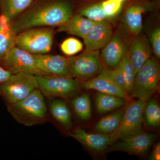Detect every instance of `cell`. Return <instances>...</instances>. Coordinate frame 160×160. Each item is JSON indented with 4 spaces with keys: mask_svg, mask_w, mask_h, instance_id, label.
Returning <instances> with one entry per match:
<instances>
[{
    "mask_svg": "<svg viewBox=\"0 0 160 160\" xmlns=\"http://www.w3.org/2000/svg\"><path fill=\"white\" fill-rule=\"evenodd\" d=\"M73 14V6L66 0H36L11 23L12 29L17 35L30 28L58 27Z\"/></svg>",
    "mask_w": 160,
    "mask_h": 160,
    "instance_id": "1",
    "label": "cell"
},
{
    "mask_svg": "<svg viewBox=\"0 0 160 160\" xmlns=\"http://www.w3.org/2000/svg\"><path fill=\"white\" fill-rule=\"evenodd\" d=\"M7 106L15 120L27 127L39 125L46 119L47 107L44 95L38 88L23 99Z\"/></svg>",
    "mask_w": 160,
    "mask_h": 160,
    "instance_id": "2",
    "label": "cell"
},
{
    "mask_svg": "<svg viewBox=\"0 0 160 160\" xmlns=\"http://www.w3.org/2000/svg\"><path fill=\"white\" fill-rule=\"evenodd\" d=\"M37 88V76L19 72L12 74L9 78L0 83V96L9 105L23 99Z\"/></svg>",
    "mask_w": 160,
    "mask_h": 160,
    "instance_id": "3",
    "label": "cell"
},
{
    "mask_svg": "<svg viewBox=\"0 0 160 160\" xmlns=\"http://www.w3.org/2000/svg\"><path fill=\"white\" fill-rule=\"evenodd\" d=\"M159 80L158 64L151 57L135 75L130 96L146 102L156 92Z\"/></svg>",
    "mask_w": 160,
    "mask_h": 160,
    "instance_id": "4",
    "label": "cell"
},
{
    "mask_svg": "<svg viewBox=\"0 0 160 160\" xmlns=\"http://www.w3.org/2000/svg\"><path fill=\"white\" fill-rule=\"evenodd\" d=\"M53 36L51 28H30L17 35L16 46L32 54H46L51 50Z\"/></svg>",
    "mask_w": 160,
    "mask_h": 160,
    "instance_id": "5",
    "label": "cell"
},
{
    "mask_svg": "<svg viewBox=\"0 0 160 160\" xmlns=\"http://www.w3.org/2000/svg\"><path fill=\"white\" fill-rule=\"evenodd\" d=\"M37 80L38 89L48 98H69L78 93L82 88L79 80L73 77L45 75L37 76Z\"/></svg>",
    "mask_w": 160,
    "mask_h": 160,
    "instance_id": "6",
    "label": "cell"
},
{
    "mask_svg": "<svg viewBox=\"0 0 160 160\" xmlns=\"http://www.w3.org/2000/svg\"><path fill=\"white\" fill-rule=\"evenodd\" d=\"M68 64L72 76L83 82L97 76L104 68L98 50L69 58Z\"/></svg>",
    "mask_w": 160,
    "mask_h": 160,
    "instance_id": "7",
    "label": "cell"
},
{
    "mask_svg": "<svg viewBox=\"0 0 160 160\" xmlns=\"http://www.w3.org/2000/svg\"><path fill=\"white\" fill-rule=\"evenodd\" d=\"M155 135L138 129L117 141L109 149L110 152L122 151L130 155H144L154 142ZM114 142V143H115Z\"/></svg>",
    "mask_w": 160,
    "mask_h": 160,
    "instance_id": "8",
    "label": "cell"
},
{
    "mask_svg": "<svg viewBox=\"0 0 160 160\" xmlns=\"http://www.w3.org/2000/svg\"><path fill=\"white\" fill-rule=\"evenodd\" d=\"M0 65L12 74L26 72L37 76H45L38 68L33 54L14 47L2 61Z\"/></svg>",
    "mask_w": 160,
    "mask_h": 160,
    "instance_id": "9",
    "label": "cell"
},
{
    "mask_svg": "<svg viewBox=\"0 0 160 160\" xmlns=\"http://www.w3.org/2000/svg\"><path fill=\"white\" fill-rule=\"evenodd\" d=\"M146 103V102L140 99L130 102L125 109L122 122L117 129L109 134L111 145L124 136L141 129Z\"/></svg>",
    "mask_w": 160,
    "mask_h": 160,
    "instance_id": "10",
    "label": "cell"
},
{
    "mask_svg": "<svg viewBox=\"0 0 160 160\" xmlns=\"http://www.w3.org/2000/svg\"><path fill=\"white\" fill-rule=\"evenodd\" d=\"M82 88L86 89H93L100 92L108 93L126 99L131 102L132 98L126 92L118 86L112 74L111 69L104 67L101 72L91 79L81 83Z\"/></svg>",
    "mask_w": 160,
    "mask_h": 160,
    "instance_id": "11",
    "label": "cell"
},
{
    "mask_svg": "<svg viewBox=\"0 0 160 160\" xmlns=\"http://www.w3.org/2000/svg\"><path fill=\"white\" fill-rule=\"evenodd\" d=\"M33 55L38 68L46 75L73 77L69 71L68 58L47 53Z\"/></svg>",
    "mask_w": 160,
    "mask_h": 160,
    "instance_id": "12",
    "label": "cell"
},
{
    "mask_svg": "<svg viewBox=\"0 0 160 160\" xmlns=\"http://www.w3.org/2000/svg\"><path fill=\"white\" fill-rule=\"evenodd\" d=\"M111 25L105 21L95 22L88 34L83 38L85 52L98 50L104 47L112 37Z\"/></svg>",
    "mask_w": 160,
    "mask_h": 160,
    "instance_id": "13",
    "label": "cell"
},
{
    "mask_svg": "<svg viewBox=\"0 0 160 160\" xmlns=\"http://www.w3.org/2000/svg\"><path fill=\"white\" fill-rule=\"evenodd\" d=\"M70 135L86 148L93 151H104L111 145L110 135L90 133L80 127L75 129Z\"/></svg>",
    "mask_w": 160,
    "mask_h": 160,
    "instance_id": "14",
    "label": "cell"
},
{
    "mask_svg": "<svg viewBox=\"0 0 160 160\" xmlns=\"http://www.w3.org/2000/svg\"><path fill=\"white\" fill-rule=\"evenodd\" d=\"M101 57L108 67L114 68L125 55V46L122 38L118 35L112 37L103 47Z\"/></svg>",
    "mask_w": 160,
    "mask_h": 160,
    "instance_id": "15",
    "label": "cell"
},
{
    "mask_svg": "<svg viewBox=\"0 0 160 160\" xmlns=\"http://www.w3.org/2000/svg\"><path fill=\"white\" fill-rule=\"evenodd\" d=\"M128 54L133 65L135 76L138 71L151 58V49L146 38H137L132 44Z\"/></svg>",
    "mask_w": 160,
    "mask_h": 160,
    "instance_id": "16",
    "label": "cell"
},
{
    "mask_svg": "<svg viewBox=\"0 0 160 160\" xmlns=\"http://www.w3.org/2000/svg\"><path fill=\"white\" fill-rule=\"evenodd\" d=\"M95 22L88 19L80 14L74 15L58 26V31L66 32L84 38Z\"/></svg>",
    "mask_w": 160,
    "mask_h": 160,
    "instance_id": "17",
    "label": "cell"
},
{
    "mask_svg": "<svg viewBox=\"0 0 160 160\" xmlns=\"http://www.w3.org/2000/svg\"><path fill=\"white\" fill-rule=\"evenodd\" d=\"M16 36L12 29L11 22L0 15V62L15 47Z\"/></svg>",
    "mask_w": 160,
    "mask_h": 160,
    "instance_id": "18",
    "label": "cell"
},
{
    "mask_svg": "<svg viewBox=\"0 0 160 160\" xmlns=\"http://www.w3.org/2000/svg\"><path fill=\"white\" fill-rule=\"evenodd\" d=\"M36 0H0V15L11 22L27 10Z\"/></svg>",
    "mask_w": 160,
    "mask_h": 160,
    "instance_id": "19",
    "label": "cell"
},
{
    "mask_svg": "<svg viewBox=\"0 0 160 160\" xmlns=\"http://www.w3.org/2000/svg\"><path fill=\"white\" fill-rule=\"evenodd\" d=\"M95 101L97 111L101 114H106L121 108L128 102L119 97L100 92L96 94Z\"/></svg>",
    "mask_w": 160,
    "mask_h": 160,
    "instance_id": "20",
    "label": "cell"
},
{
    "mask_svg": "<svg viewBox=\"0 0 160 160\" xmlns=\"http://www.w3.org/2000/svg\"><path fill=\"white\" fill-rule=\"evenodd\" d=\"M125 110V109H120L103 117L95 125L93 131L105 134L113 133L121 124Z\"/></svg>",
    "mask_w": 160,
    "mask_h": 160,
    "instance_id": "21",
    "label": "cell"
},
{
    "mask_svg": "<svg viewBox=\"0 0 160 160\" xmlns=\"http://www.w3.org/2000/svg\"><path fill=\"white\" fill-rule=\"evenodd\" d=\"M49 109L53 118L65 129L72 128L71 112L65 102L62 100H54L50 104Z\"/></svg>",
    "mask_w": 160,
    "mask_h": 160,
    "instance_id": "22",
    "label": "cell"
},
{
    "mask_svg": "<svg viewBox=\"0 0 160 160\" xmlns=\"http://www.w3.org/2000/svg\"><path fill=\"white\" fill-rule=\"evenodd\" d=\"M144 9L139 6H133L126 10L124 21L128 29L133 34L138 35L142 29V14Z\"/></svg>",
    "mask_w": 160,
    "mask_h": 160,
    "instance_id": "23",
    "label": "cell"
},
{
    "mask_svg": "<svg viewBox=\"0 0 160 160\" xmlns=\"http://www.w3.org/2000/svg\"><path fill=\"white\" fill-rule=\"evenodd\" d=\"M73 110L78 118L83 121L89 119L91 116V100L89 93L78 96L72 102Z\"/></svg>",
    "mask_w": 160,
    "mask_h": 160,
    "instance_id": "24",
    "label": "cell"
},
{
    "mask_svg": "<svg viewBox=\"0 0 160 160\" xmlns=\"http://www.w3.org/2000/svg\"><path fill=\"white\" fill-rule=\"evenodd\" d=\"M147 101L144 110V116L146 123L150 127H158L160 124L159 105L154 99L149 98Z\"/></svg>",
    "mask_w": 160,
    "mask_h": 160,
    "instance_id": "25",
    "label": "cell"
},
{
    "mask_svg": "<svg viewBox=\"0 0 160 160\" xmlns=\"http://www.w3.org/2000/svg\"><path fill=\"white\" fill-rule=\"evenodd\" d=\"M119 65L126 79L127 92L130 96L134 83L135 73L133 65L129 59L128 53L125 54Z\"/></svg>",
    "mask_w": 160,
    "mask_h": 160,
    "instance_id": "26",
    "label": "cell"
},
{
    "mask_svg": "<svg viewBox=\"0 0 160 160\" xmlns=\"http://www.w3.org/2000/svg\"><path fill=\"white\" fill-rule=\"evenodd\" d=\"M80 14L94 22L105 21L109 18L105 13L101 3L85 7L80 11Z\"/></svg>",
    "mask_w": 160,
    "mask_h": 160,
    "instance_id": "27",
    "label": "cell"
},
{
    "mask_svg": "<svg viewBox=\"0 0 160 160\" xmlns=\"http://www.w3.org/2000/svg\"><path fill=\"white\" fill-rule=\"evenodd\" d=\"M61 50L67 56L74 55L83 49V45L81 41L74 38L66 39L61 44Z\"/></svg>",
    "mask_w": 160,
    "mask_h": 160,
    "instance_id": "28",
    "label": "cell"
},
{
    "mask_svg": "<svg viewBox=\"0 0 160 160\" xmlns=\"http://www.w3.org/2000/svg\"><path fill=\"white\" fill-rule=\"evenodd\" d=\"M104 11L109 18L118 13L122 7V2L115 0H106L101 3Z\"/></svg>",
    "mask_w": 160,
    "mask_h": 160,
    "instance_id": "29",
    "label": "cell"
},
{
    "mask_svg": "<svg viewBox=\"0 0 160 160\" xmlns=\"http://www.w3.org/2000/svg\"><path fill=\"white\" fill-rule=\"evenodd\" d=\"M111 72L112 77L118 86L124 91L127 92L126 79L119 64L113 69H111Z\"/></svg>",
    "mask_w": 160,
    "mask_h": 160,
    "instance_id": "30",
    "label": "cell"
},
{
    "mask_svg": "<svg viewBox=\"0 0 160 160\" xmlns=\"http://www.w3.org/2000/svg\"><path fill=\"white\" fill-rule=\"evenodd\" d=\"M150 40L155 55L158 58H160V29H155L150 36Z\"/></svg>",
    "mask_w": 160,
    "mask_h": 160,
    "instance_id": "31",
    "label": "cell"
},
{
    "mask_svg": "<svg viewBox=\"0 0 160 160\" xmlns=\"http://www.w3.org/2000/svg\"><path fill=\"white\" fill-rule=\"evenodd\" d=\"M149 159L151 160H160V144L158 143L153 147L152 152Z\"/></svg>",
    "mask_w": 160,
    "mask_h": 160,
    "instance_id": "32",
    "label": "cell"
},
{
    "mask_svg": "<svg viewBox=\"0 0 160 160\" xmlns=\"http://www.w3.org/2000/svg\"><path fill=\"white\" fill-rule=\"evenodd\" d=\"M11 75L9 71H7L0 65V83L9 78Z\"/></svg>",
    "mask_w": 160,
    "mask_h": 160,
    "instance_id": "33",
    "label": "cell"
},
{
    "mask_svg": "<svg viewBox=\"0 0 160 160\" xmlns=\"http://www.w3.org/2000/svg\"><path fill=\"white\" fill-rule=\"evenodd\" d=\"M115 1H118V2H122L124 0H115Z\"/></svg>",
    "mask_w": 160,
    "mask_h": 160,
    "instance_id": "34",
    "label": "cell"
}]
</instances>
